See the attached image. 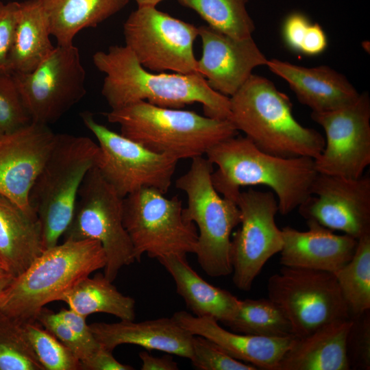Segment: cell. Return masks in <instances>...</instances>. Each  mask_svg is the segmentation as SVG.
<instances>
[{
	"label": "cell",
	"instance_id": "cell-29",
	"mask_svg": "<svg viewBox=\"0 0 370 370\" xmlns=\"http://www.w3.org/2000/svg\"><path fill=\"white\" fill-rule=\"evenodd\" d=\"M351 318L370 309V233L358 239L351 260L333 273Z\"/></svg>",
	"mask_w": 370,
	"mask_h": 370
},
{
	"label": "cell",
	"instance_id": "cell-45",
	"mask_svg": "<svg viewBox=\"0 0 370 370\" xmlns=\"http://www.w3.org/2000/svg\"><path fill=\"white\" fill-rule=\"evenodd\" d=\"M0 267L6 269L5 268L4 264H3V262L1 261V260H0ZM6 270H7V269H6Z\"/></svg>",
	"mask_w": 370,
	"mask_h": 370
},
{
	"label": "cell",
	"instance_id": "cell-36",
	"mask_svg": "<svg viewBox=\"0 0 370 370\" xmlns=\"http://www.w3.org/2000/svg\"><path fill=\"white\" fill-rule=\"evenodd\" d=\"M190 361L200 370H256L250 364L233 358L207 338L194 335Z\"/></svg>",
	"mask_w": 370,
	"mask_h": 370
},
{
	"label": "cell",
	"instance_id": "cell-14",
	"mask_svg": "<svg viewBox=\"0 0 370 370\" xmlns=\"http://www.w3.org/2000/svg\"><path fill=\"white\" fill-rule=\"evenodd\" d=\"M236 204L241 227L231 239L232 280L240 290L249 291L265 263L281 251L282 231L275 220L278 205L273 192L249 188L240 193Z\"/></svg>",
	"mask_w": 370,
	"mask_h": 370
},
{
	"label": "cell",
	"instance_id": "cell-38",
	"mask_svg": "<svg viewBox=\"0 0 370 370\" xmlns=\"http://www.w3.org/2000/svg\"><path fill=\"white\" fill-rule=\"evenodd\" d=\"M36 321L68 347L80 362L87 358L84 347L58 312L43 307L38 314Z\"/></svg>",
	"mask_w": 370,
	"mask_h": 370
},
{
	"label": "cell",
	"instance_id": "cell-16",
	"mask_svg": "<svg viewBox=\"0 0 370 370\" xmlns=\"http://www.w3.org/2000/svg\"><path fill=\"white\" fill-rule=\"evenodd\" d=\"M298 208L306 221L358 239L370 233V177L347 179L318 173L311 195Z\"/></svg>",
	"mask_w": 370,
	"mask_h": 370
},
{
	"label": "cell",
	"instance_id": "cell-18",
	"mask_svg": "<svg viewBox=\"0 0 370 370\" xmlns=\"http://www.w3.org/2000/svg\"><path fill=\"white\" fill-rule=\"evenodd\" d=\"M202 54L197 72L215 91L231 97L246 82L254 68L268 60L251 37L238 39L208 25L198 27Z\"/></svg>",
	"mask_w": 370,
	"mask_h": 370
},
{
	"label": "cell",
	"instance_id": "cell-35",
	"mask_svg": "<svg viewBox=\"0 0 370 370\" xmlns=\"http://www.w3.org/2000/svg\"><path fill=\"white\" fill-rule=\"evenodd\" d=\"M31 122L12 75L0 74V132H12Z\"/></svg>",
	"mask_w": 370,
	"mask_h": 370
},
{
	"label": "cell",
	"instance_id": "cell-22",
	"mask_svg": "<svg viewBox=\"0 0 370 370\" xmlns=\"http://www.w3.org/2000/svg\"><path fill=\"white\" fill-rule=\"evenodd\" d=\"M90 330L104 348L113 352L119 345L130 344L147 350H158L190 359L194 335L172 317L140 322L121 320L117 323L96 322Z\"/></svg>",
	"mask_w": 370,
	"mask_h": 370
},
{
	"label": "cell",
	"instance_id": "cell-30",
	"mask_svg": "<svg viewBox=\"0 0 370 370\" xmlns=\"http://www.w3.org/2000/svg\"><path fill=\"white\" fill-rule=\"evenodd\" d=\"M226 325L233 332L267 337L294 336L282 310L269 298L240 300L233 319Z\"/></svg>",
	"mask_w": 370,
	"mask_h": 370
},
{
	"label": "cell",
	"instance_id": "cell-9",
	"mask_svg": "<svg viewBox=\"0 0 370 370\" xmlns=\"http://www.w3.org/2000/svg\"><path fill=\"white\" fill-rule=\"evenodd\" d=\"M123 199L95 166L81 184L72 220L63 234L64 241H99L106 255L103 275L111 282L122 267L136 261L123 225Z\"/></svg>",
	"mask_w": 370,
	"mask_h": 370
},
{
	"label": "cell",
	"instance_id": "cell-37",
	"mask_svg": "<svg viewBox=\"0 0 370 370\" xmlns=\"http://www.w3.org/2000/svg\"><path fill=\"white\" fill-rule=\"evenodd\" d=\"M347 337V356L350 369H370L369 310L352 317Z\"/></svg>",
	"mask_w": 370,
	"mask_h": 370
},
{
	"label": "cell",
	"instance_id": "cell-26",
	"mask_svg": "<svg viewBox=\"0 0 370 370\" xmlns=\"http://www.w3.org/2000/svg\"><path fill=\"white\" fill-rule=\"evenodd\" d=\"M48 16L37 0L18 2L16 23L8 54L10 74L34 70L53 51Z\"/></svg>",
	"mask_w": 370,
	"mask_h": 370
},
{
	"label": "cell",
	"instance_id": "cell-1",
	"mask_svg": "<svg viewBox=\"0 0 370 370\" xmlns=\"http://www.w3.org/2000/svg\"><path fill=\"white\" fill-rule=\"evenodd\" d=\"M92 61L105 74L101 94L111 109L138 101L175 109L199 103L206 116L229 120L230 97L214 90L198 73H153L144 68L125 45L97 51Z\"/></svg>",
	"mask_w": 370,
	"mask_h": 370
},
{
	"label": "cell",
	"instance_id": "cell-15",
	"mask_svg": "<svg viewBox=\"0 0 370 370\" xmlns=\"http://www.w3.org/2000/svg\"><path fill=\"white\" fill-rule=\"evenodd\" d=\"M325 134V146L314 159L318 173L357 179L370 164V98L360 94L353 103L326 112H312Z\"/></svg>",
	"mask_w": 370,
	"mask_h": 370
},
{
	"label": "cell",
	"instance_id": "cell-6",
	"mask_svg": "<svg viewBox=\"0 0 370 370\" xmlns=\"http://www.w3.org/2000/svg\"><path fill=\"white\" fill-rule=\"evenodd\" d=\"M99 147L86 136L56 134L53 147L29 194L40 221L45 249L58 244L69 227L78 192L96 166Z\"/></svg>",
	"mask_w": 370,
	"mask_h": 370
},
{
	"label": "cell",
	"instance_id": "cell-27",
	"mask_svg": "<svg viewBox=\"0 0 370 370\" xmlns=\"http://www.w3.org/2000/svg\"><path fill=\"white\" fill-rule=\"evenodd\" d=\"M45 11L57 45L73 44L76 35L123 10L130 0H37Z\"/></svg>",
	"mask_w": 370,
	"mask_h": 370
},
{
	"label": "cell",
	"instance_id": "cell-21",
	"mask_svg": "<svg viewBox=\"0 0 370 370\" xmlns=\"http://www.w3.org/2000/svg\"><path fill=\"white\" fill-rule=\"evenodd\" d=\"M266 66L284 79L299 101L312 112L341 108L360 95L345 75L328 66L305 67L274 58L268 60Z\"/></svg>",
	"mask_w": 370,
	"mask_h": 370
},
{
	"label": "cell",
	"instance_id": "cell-39",
	"mask_svg": "<svg viewBox=\"0 0 370 370\" xmlns=\"http://www.w3.org/2000/svg\"><path fill=\"white\" fill-rule=\"evenodd\" d=\"M18 8L17 1H0V74L9 73L7 62L14 38Z\"/></svg>",
	"mask_w": 370,
	"mask_h": 370
},
{
	"label": "cell",
	"instance_id": "cell-33",
	"mask_svg": "<svg viewBox=\"0 0 370 370\" xmlns=\"http://www.w3.org/2000/svg\"><path fill=\"white\" fill-rule=\"evenodd\" d=\"M22 325L45 370H81V362L76 356L40 323L34 321Z\"/></svg>",
	"mask_w": 370,
	"mask_h": 370
},
{
	"label": "cell",
	"instance_id": "cell-44",
	"mask_svg": "<svg viewBox=\"0 0 370 370\" xmlns=\"http://www.w3.org/2000/svg\"><path fill=\"white\" fill-rule=\"evenodd\" d=\"M137 8L156 7L163 0H134Z\"/></svg>",
	"mask_w": 370,
	"mask_h": 370
},
{
	"label": "cell",
	"instance_id": "cell-46",
	"mask_svg": "<svg viewBox=\"0 0 370 370\" xmlns=\"http://www.w3.org/2000/svg\"><path fill=\"white\" fill-rule=\"evenodd\" d=\"M3 134L2 132H0V137L3 135Z\"/></svg>",
	"mask_w": 370,
	"mask_h": 370
},
{
	"label": "cell",
	"instance_id": "cell-19",
	"mask_svg": "<svg viewBox=\"0 0 370 370\" xmlns=\"http://www.w3.org/2000/svg\"><path fill=\"white\" fill-rule=\"evenodd\" d=\"M306 223L308 230L305 232L288 226L282 229L280 264L334 273L351 260L358 239L335 234L312 220Z\"/></svg>",
	"mask_w": 370,
	"mask_h": 370
},
{
	"label": "cell",
	"instance_id": "cell-8",
	"mask_svg": "<svg viewBox=\"0 0 370 370\" xmlns=\"http://www.w3.org/2000/svg\"><path fill=\"white\" fill-rule=\"evenodd\" d=\"M181 199L167 198L152 188H140L123 199V225L131 239L136 261L144 254L158 259L195 253L198 233L185 219Z\"/></svg>",
	"mask_w": 370,
	"mask_h": 370
},
{
	"label": "cell",
	"instance_id": "cell-3",
	"mask_svg": "<svg viewBox=\"0 0 370 370\" xmlns=\"http://www.w3.org/2000/svg\"><path fill=\"white\" fill-rule=\"evenodd\" d=\"M230 101L229 120L261 151L285 158L321 153L322 134L295 119L289 98L267 78L251 74Z\"/></svg>",
	"mask_w": 370,
	"mask_h": 370
},
{
	"label": "cell",
	"instance_id": "cell-7",
	"mask_svg": "<svg viewBox=\"0 0 370 370\" xmlns=\"http://www.w3.org/2000/svg\"><path fill=\"white\" fill-rule=\"evenodd\" d=\"M191 160L188 171L176 180L175 186L187 196L184 217L198 229L194 254L207 275L226 276L232 273L230 236L241 223V212L235 202L221 197L214 188L213 164L202 156Z\"/></svg>",
	"mask_w": 370,
	"mask_h": 370
},
{
	"label": "cell",
	"instance_id": "cell-11",
	"mask_svg": "<svg viewBox=\"0 0 370 370\" xmlns=\"http://www.w3.org/2000/svg\"><path fill=\"white\" fill-rule=\"evenodd\" d=\"M80 116L98 142L96 167L121 198L143 188L167 193L177 159L152 151L110 130L98 123L89 112Z\"/></svg>",
	"mask_w": 370,
	"mask_h": 370
},
{
	"label": "cell",
	"instance_id": "cell-2",
	"mask_svg": "<svg viewBox=\"0 0 370 370\" xmlns=\"http://www.w3.org/2000/svg\"><path fill=\"white\" fill-rule=\"evenodd\" d=\"M205 154L217 166L211 180L223 197L236 204L241 187L264 185L275 192L278 212L282 215L291 213L311 195L318 174L314 159L273 156L259 149L246 136L223 140Z\"/></svg>",
	"mask_w": 370,
	"mask_h": 370
},
{
	"label": "cell",
	"instance_id": "cell-23",
	"mask_svg": "<svg viewBox=\"0 0 370 370\" xmlns=\"http://www.w3.org/2000/svg\"><path fill=\"white\" fill-rule=\"evenodd\" d=\"M352 318L328 324L294 339L275 370H348L347 337Z\"/></svg>",
	"mask_w": 370,
	"mask_h": 370
},
{
	"label": "cell",
	"instance_id": "cell-12",
	"mask_svg": "<svg viewBox=\"0 0 370 370\" xmlns=\"http://www.w3.org/2000/svg\"><path fill=\"white\" fill-rule=\"evenodd\" d=\"M125 46L148 71L197 72L193 45L198 27L176 18L156 7L137 8L123 24Z\"/></svg>",
	"mask_w": 370,
	"mask_h": 370
},
{
	"label": "cell",
	"instance_id": "cell-25",
	"mask_svg": "<svg viewBox=\"0 0 370 370\" xmlns=\"http://www.w3.org/2000/svg\"><path fill=\"white\" fill-rule=\"evenodd\" d=\"M158 260L173 278L177 293L193 315L211 317L225 325L233 319L240 299L204 280L189 265L186 256L169 255Z\"/></svg>",
	"mask_w": 370,
	"mask_h": 370
},
{
	"label": "cell",
	"instance_id": "cell-43",
	"mask_svg": "<svg viewBox=\"0 0 370 370\" xmlns=\"http://www.w3.org/2000/svg\"><path fill=\"white\" fill-rule=\"evenodd\" d=\"M14 278V276L10 271L0 267V295Z\"/></svg>",
	"mask_w": 370,
	"mask_h": 370
},
{
	"label": "cell",
	"instance_id": "cell-10",
	"mask_svg": "<svg viewBox=\"0 0 370 370\" xmlns=\"http://www.w3.org/2000/svg\"><path fill=\"white\" fill-rule=\"evenodd\" d=\"M267 292L286 316L297 338L351 318L332 272L283 266L269 278Z\"/></svg>",
	"mask_w": 370,
	"mask_h": 370
},
{
	"label": "cell",
	"instance_id": "cell-17",
	"mask_svg": "<svg viewBox=\"0 0 370 370\" xmlns=\"http://www.w3.org/2000/svg\"><path fill=\"white\" fill-rule=\"evenodd\" d=\"M56 136L49 125L31 122L0 137V195L28 212H34L29 204V191Z\"/></svg>",
	"mask_w": 370,
	"mask_h": 370
},
{
	"label": "cell",
	"instance_id": "cell-42",
	"mask_svg": "<svg viewBox=\"0 0 370 370\" xmlns=\"http://www.w3.org/2000/svg\"><path fill=\"white\" fill-rule=\"evenodd\" d=\"M139 358L142 361L141 370H177L179 369L177 362L172 357L164 356L155 357L147 352L143 351L139 353Z\"/></svg>",
	"mask_w": 370,
	"mask_h": 370
},
{
	"label": "cell",
	"instance_id": "cell-40",
	"mask_svg": "<svg viewBox=\"0 0 370 370\" xmlns=\"http://www.w3.org/2000/svg\"><path fill=\"white\" fill-rule=\"evenodd\" d=\"M58 314L70 328L78 341L84 347L87 355V358L85 360H86L100 347V345L90 330V325H88L86 321V318L70 308H62Z\"/></svg>",
	"mask_w": 370,
	"mask_h": 370
},
{
	"label": "cell",
	"instance_id": "cell-13",
	"mask_svg": "<svg viewBox=\"0 0 370 370\" xmlns=\"http://www.w3.org/2000/svg\"><path fill=\"white\" fill-rule=\"evenodd\" d=\"M32 122L58 121L86 95V71L73 44L57 45L32 71L12 74Z\"/></svg>",
	"mask_w": 370,
	"mask_h": 370
},
{
	"label": "cell",
	"instance_id": "cell-28",
	"mask_svg": "<svg viewBox=\"0 0 370 370\" xmlns=\"http://www.w3.org/2000/svg\"><path fill=\"white\" fill-rule=\"evenodd\" d=\"M69 308L87 317L93 313H107L120 320L134 321L135 300L123 295L103 274L87 276L60 298Z\"/></svg>",
	"mask_w": 370,
	"mask_h": 370
},
{
	"label": "cell",
	"instance_id": "cell-41",
	"mask_svg": "<svg viewBox=\"0 0 370 370\" xmlns=\"http://www.w3.org/2000/svg\"><path fill=\"white\" fill-rule=\"evenodd\" d=\"M134 367L121 363L112 352L103 347L99 348L86 360L81 362V370H132Z\"/></svg>",
	"mask_w": 370,
	"mask_h": 370
},
{
	"label": "cell",
	"instance_id": "cell-32",
	"mask_svg": "<svg viewBox=\"0 0 370 370\" xmlns=\"http://www.w3.org/2000/svg\"><path fill=\"white\" fill-rule=\"evenodd\" d=\"M0 370H45L22 324L1 311Z\"/></svg>",
	"mask_w": 370,
	"mask_h": 370
},
{
	"label": "cell",
	"instance_id": "cell-4",
	"mask_svg": "<svg viewBox=\"0 0 370 370\" xmlns=\"http://www.w3.org/2000/svg\"><path fill=\"white\" fill-rule=\"evenodd\" d=\"M106 255L95 240H67L46 249L0 295V311L20 324L36 321L45 306L60 301L77 282L103 269Z\"/></svg>",
	"mask_w": 370,
	"mask_h": 370
},
{
	"label": "cell",
	"instance_id": "cell-20",
	"mask_svg": "<svg viewBox=\"0 0 370 370\" xmlns=\"http://www.w3.org/2000/svg\"><path fill=\"white\" fill-rule=\"evenodd\" d=\"M173 317L193 335L208 338L233 358L250 363L257 369L275 370L295 338V336L267 337L230 332L213 318L197 317L186 311L176 312Z\"/></svg>",
	"mask_w": 370,
	"mask_h": 370
},
{
	"label": "cell",
	"instance_id": "cell-24",
	"mask_svg": "<svg viewBox=\"0 0 370 370\" xmlns=\"http://www.w3.org/2000/svg\"><path fill=\"white\" fill-rule=\"evenodd\" d=\"M45 250L36 214L24 210L0 195V260L5 268L17 276Z\"/></svg>",
	"mask_w": 370,
	"mask_h": 370
},
{
	"label": "cell",
	"instance_id": "cell-34",
	"mask_svg": "<svg viewBox=\"0 0 370 370\" xmlns=\"http://www.w3.org/2000/svg\"><path fill=\"white\" fill-rule=\"evenodd\" d=\"M282 33L287 47L306 56L319 55L328 47V38L322 27L300 12H293L286 16Z\"/></svg>",
	"mask_w": 370,
	"mask_h": 370
},
{
	"label": "cell",
	"instance_id": "cell-31",
	"mask_svg": "<svg viewBox=\"0 0 370 370\" xmlns=\"http://www.w3.org/2000/svg\"><path fill=\"white\" fill-rule=\"evenodd\" d=\"M197 13L208 25L231 37H251L255 25L246 5L248 0H177Z\"/></svg>",
	"mask_w": 370,
	"mask_h": 370
},
{
	"label": "cell",
	"instance_id": "cell-5",
	"mask_svg": "<svg viewBox=\"0 0 370 370\" xmlns=\"http://www.w3.org/2000/svg\"><path fill=\"white\" fill-rule=\"evenodd\" d=\"M121 134L158 153L178 160L203 156L212 146L238 135L228 119L138 101L105 113Z\"/></svg>",
	"mask_w": 370,
	"mask_h": 370
}]
</instances>
